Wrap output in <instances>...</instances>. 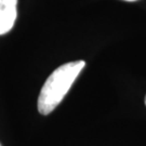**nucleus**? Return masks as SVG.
I'll use <instances>...</instances> for the list:
<instances>
[{"label":"nucleus","mask_w":146,"mask_h":146,"mask_svg":"<svg viewBox=\"0 0 146 146\" xmlns=\"http://www.w3.org/2000/svg\"><path fill=\"white\" fill-rule=\"evenodd\" d=\"M86 62L75 61L58 66L48 77L38 98V110L41 115H49L58 107L84 69Z\"/></svg>","instance_id":"obj_1"},{"label":"nucleus","mask_w":146,"mask_h":146,"mask_svg":"<svg viewBox=\"0 0 146 146\" xmlns=\"http://www.w3.org/2000/svg\"><path fill=\"white\" fill-rule=\"evenodd\" d=\"M17 0H0V35L12 29L17 16Z\"/></svg>","instance_id":"obj_2"},{"label":"nucleus","mask_w":146,"mask_h":146,"mask_svg":"<svg viewBox=\"0 0 146 146\" xmlns=\"http://www.w3.org/2000/svg\"><path fill=\"white\" fill-rule=\"evenodd\" d=\"M125 1H129V2H133V1H137V0H125Z\"/></svg>","instance_id":"obj_3"},{"label":"nucleus","mask_w":146,"mask_h":146,"mask_svg":"<svg viewBox=\"0 0 146 146\" xmlns=\"http://www.w3.org/2000/svg\"><path fill=\"white\" fill-rule=\"evenodd\" d=\"M145 105H146V95H145Z\"/></svg>","instance_id":"obj_4"},{"label":"nucleus","mask_w":146,"mask_h":146,"mask_svg":"<svg viewBox=\"0 0 146 146\" xmlns=\"http://www.w3.org/2000/svg\"><path fill=\"white\" fill-rule=\"evenodd\" d=\"M0 146H1V144H0Z\"/></svg>","instance_id":"obj_5"}]
</instances>
